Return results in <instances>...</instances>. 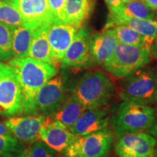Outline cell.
<instances>
[{
	"label": "cell",
	"mask_w": 157,
	"mask_h": 157,
	"mask_svg": "<svg viewBox=\"0 0 157 157\" xmlns=\"http://www.w3.org/2000/svg\"><path fill=\"white\" fill-rule=\"evenodd\" d=\"M123 78L119 90L123 101L148 105L155 101L157 75L152 70L140 68Z\"/></svg>",
	"instance_id": "obj_4"
},
{
	"label": "cell",
	"mask_w": 157,
	"mask_h": 157,
	"mask_svg": "<svg viewBox=\"0 0 157 157\" xmlns=\"http://www.w3.org/2000/svg\"><path fill=\"white\" fill-rule=\"evenodd\" d=\"M149 52H150L151 58L157 59V34Z\"/></svg>",
	"instance_id": "obj_31"
},
{
	"label": "cell",
	"mask_w": 157,
	"mask_h": 157,
	"mask_svg": "<svg viewBox=\"0 0 157 157\" xmlns=\"http://www.w3.org/2000/svg\"><path fill=\"white\" fill-rule=\"evenodd\" d=\"M113 140L109 127L78 137L63 153L66 157H105Z\"/></svg>",
	"instance_id": "obj_7"
},
{
	"label": "cell",
	"mask_w": 157,
	"mask_h": 157,
	"mask_svg": "<svg viewBox=\"0 0 157 157\" xmlns=\"http://www.w3.org/2000/svg\"><path fill=\"white\" fill-rule=\"evenodd\" d=\"M118 42L133 45L150 51L146 41L142 35L125 25H119L111 28Z\"/></svg>",
	"instance_id": "obj_23"
},
{
	"label": "cell",
	"mask_w": 157,
	"mask_h": 157,
	"mask_svg": "<svg viewBox=\"0 0 157 157\" xmlns=\"http://www.w3.org/2000/svg\"><path fill=\"white\" fill-rule=\"evenodd\" d=\"M14 157H24V151L20 153V154L16 155V156H15Z\"/></svg>",
	"instance_id": "obj_34"
},
{
	"label": "cell",
	"mask_w": 157,
	"mask_h": 157,
	"mask_svg": "<svg viewBox=\"0 0 157 157\" xmlns=\"http://www.w3.org/2000/svg\"><path fill=\"white\" fill-rule=\"evenodd\" d=\"M115 94L113 82L101 71H91L76 84L72 96L87 109H98L109 103Z\"/></svg>",
	"instance_id": "obj_2"
},
{
	"label": "cell",
	"mask_w": 157,
	"mask_h": 157,
	"mask_svg": "<svg viewBox=\"0 0 157 157\" xmlns=\"http://www.w3.org/2000/svg\"><path fill=\"white\" fill-rule=\"evenodd\" d=\"M109 113L107 109L102 108L87 109L68 129L78 137L97 132L108 127Z\"/></svg>",
	"instance_id": "obj_15"
},
{
	"label": "cell",
	"mask_w": 157,
	"mask_h": 157,
	"mask_svg": "<svg viewBox=\"0 0 157 157\" xmlns=\"http://www.w3.org/2000/svg\"><path fill=\"white\" fill-rule=\"evenodd\" d=\"M148 133L150 134L151 135H152L153 137L156 139V152H157V116L156 117V119H155L154 123L153 124V125L151 127L149 128L148 130Z\"/></svg>",
	"instance_id": "obj_30"
},
{
	"label": "cell",
	"mask_w": 157,
	"mask_h": 157,
	"mask_svg": "<svg viewBox=\"0 0 157 157\" xmlns=\"http://www.w3.org/2000/svg\"><path fill=\"white\" fill-rule=\"evenodd\" d=\"M34 30L25 25L12 28V50L13 58L27 57Z\"/></svg>",
	"instance_id": "obj_20"
},
{
	"label": "cell",
	"mask_w": 157,
	"mask_h": 157,
	"mask_svg": "<svg viewBox=\"0 0 157 157\" xmlns=\"http://www.w3.org/2000/svg\"><path fill=\"white\" fill-rule=\"evenodd\" d=\"M16 8L24 21V25L36 29L43 24L51 23L55 18L48 0H5Z\"/></svg>",
	"instance_id": "obj_10"
},
{
	"label": "cell",
	"mask_w": 157,
	"mask_h": 157,
	"mask_svg": "<svg viewBox=\"0 0 157 157\" xmlns=\"http://www.w3.org/2000/svg\"><path fill=\"white\" fill-rule=\"evenodd\" d=\"M13 58L12 28L0 23V61H9Z\"/></svg>",
	"instance_id": "obj_25"
},
{
	"label": "cell",
	"mask_w": 157,
	"mask_h": 157,
	"mask_svg": "<svg viewBox=\"0 0 157 157\" xmlns=\"http://www.w3.org/2000/svg\"><path fill=\"white\" fill-rule=\"evenodd\" d=\"M156 19H157V13L156 14Z\"/></svg>",
	"instance_id": "obj_39"
},
{
	"label": "cell",
	"mask_w": 157,
	"mask_h": 157,
	"mask_svg": "<svg viewBox=\"0 0 157 157\" xmlns=\"http://www.w3.org/2000/svg\"><path fill=\"white\" fill-rule=\"evenodd\" d=\"M156 140L146 132L128 133L120 136L114 145L119 157H154Z\"/></svg>",
	"instance_id": "obj_8"
},
{
	"label": "cell",
	"mask_w": 157,
	"mask_h": 157,
	"mask_svg": "<svg viewBox=\"0 0 157 157\" xmlns=\"http://www.w3.org/2000/svg\"><path fill=\"white\" fill-rule=\"evenodd\" d=\"M8 64L14 69L21 87L23 114H37V93L44 84L57 75L58 69L55 65L29 57L13 58L9 60Z\"/></svg>",
	"instance_id": "obj_1"
},
{
	"label": "cell",
	"mask_w": 157,
	"mask_h": 157,
	"mask_svg": "<svg viewBox=\"0 0 157 157\" xmlns=\"http://www.w3.org/2000/svg\"><path fill=\"white\" fill-rule=\"evenodd\" d=\"M50 23L43 24L35 29L27 57L44 63L55 65L53 56L48 40V27Z\"/></svg>",
	"instance_id": "obj_18"
},
{
	"label": "cell",
	"mask_w": 157,
	"mask_h": 157,
	"mask_svg": "<svg viewBox=\"0 0 157 157\" xmlns=\"http://www.w3.org/2000/svg\"><path fill=\"white\" fill-rule=\"evenodd\" d=\"M91 36L88 29L82 26L78 29L62 59L63 67L84 68L94 64L90 52Z\"/></svg>",
	"instance_id": "obj_9"
},
{
	"label": "cell",
	"mask_w": 157,
	"mask_h": 157,
	"mask_svg": "<svg viewBox=\"0 0 157 157\" xmlns=\"http://www.w3.org/2000/svg\"><path fill=\"white\" fill-rule=\"evenodd\" d=\"M118 41L111 29H104L101 33L94 34L90 40V52L94 64L103 66L111 58Z\"/></svg>",
	"instance_id": "obj_17"
},
{
	"label": "cell",
	"mask_w": 157,
	"mask_h": 157,
	"mask_svg": "<svg viewBox=\"0 0 157 157\" xmlns=\"http://www.w3.org/2000/svg\"><path fill=\"white\" fill-rule=\"evenodd\" d=\"M23 114L22 95L14 69L0 61V115L7 117Z\"/></svg>",
	"instance_id": "obj_6"
},
{
	"label": "cell",
	"mask_w": 157,
	"mask_h": 157,
	"mask_svg": "<svg viewBox=\"0 0 157 157\" xmlns=\"http://www.w3.org/2000/svg\"><path fill=\"white\" fill-rule=\"evenodd\" d=\"M111 13H117L123 5L122 0H105Z\"/></svg>",
	"instance_id": "obj_29"
},
{
	"label": "cell",
	"mask_w": 157,
	"mask_h": 157,
	"mask_svg": "<svg viewBox=\"0 0 157 157\" xmlns=\"http://www.w3.org/2000/svg\"><path fill=\"white\" fill-rule=\"evenodd\" d=\"M133 0H122L123 3H127V2H132Z\"/></svg>",
	"instance_id": "obj_36"
},
{
	"label": "cell",
	"mask_w": 157,
	"mask_h": 157,
	"mask_svg": "<svg viewBox=\"0 0 157 157\" xmlns=\"http://www.w3.org/2000/svg\"><path fill=\"white\" fill-rule=\"evenodd\" d=\"M151 58L148 50L118 42L112 56L103 66L115 77L123 78L148 64Z\"/></svg>",
	"instance_id": "obj_5"
},
{
	"label": "cell",
	"mask_w": 157,
	"mask_h": 157,
	"mask_svg": "<svg viewBox=\"0 0 157 157\" xmlns=\"http://www.w3.org/2000/svg\"><path fill=\"white\" fill-rule=\"evenodd\" d=\"M154 157H157V152H156V154H155Z\"/></svg>",
	"instance_id": "obj_38"
},
{
	"label": "cell",
	"mask_w": 157,
	"mask_h": 157,
	"mask_svg": "<svg viewBox=\"0 0 157 157\" xmlns=\"http://www.w3.org/2000/svg\"><path fill=\"white\" fill-rule=\"evenodd\" d=\"M112 14L118 16L143 19H154L155 17L154 10L148 7L142 0H133L129 2L124 3L119 10Z\"/></svg>",
	"instance_id": "obj_22"
},
{
	"label": "cell",
	"mask_w": 157,
	"mask_h": 157,
	"mask_svg": "<svg viewBox=\"0 0 157 157\" xmlns=\"http://www.w3.org/2000/svg\"><path fill=\"white\" fill-rule=\"evenodd\" d=\"M0 23L10 28L24 25V21L17 10L5 0H0Z\"/></svg>",
	"instance_id": "obj_24"
},
{
	"label": "cell",
	"mask_w": 157,
	"mask_h": 157,
	"mask_svg": "<svg viewBox=\"0 0 157 157\" xmlns=\"http://www.w3.org/2000/svg\"><path fill=\"white\" fill-rule=\"evenodd\" d=\"M154 108L132 102L123 101L110 118L109 122L117 136L148 130L156 119Z\"/></svg>",
	"instance_id": "obj_3"
},
{
	"label": "cell",
	"mask_w": 157,
	"mask_h": 157,
	"mask_svg": "<svg viewBox=\"0 0 157 157\" xmlns=\"http://www.w3.org/2000/svg\"><path fill=\"white\" fill-rule=\"evenodd\" d=\"M78 29L60 21H54L48 27V40L56 63L61 62L63 56Z\"/></svg>",
	"instance_id": "obj_13"
},
{
	"label": "cell",
	"mask_w": 157,
	"mask_h": 157,
	"mask_svg": "<svg viewBox=\"0 0 157 157\" xmlns=\"http://www.w3.org/2000/svg\"><path fill=\"white\" fill-rule=\"evenodd\" d=\"M64 102L63 82L60 76H54L39 90L36 98L37 112L51 117Z\"/></svg>",
	"instance_id": "obj_11"
},
{
	"label": "cell",
	"mask_w": 157,
	"mask_h": 157,
	"mask_svg": "<svg viewBox=\"0 0 157 157\" xmlns=\"http://www.w3.org/2000/svg\"><path fill=\"white\" fill-rule=\"evenodd\" d=\"M94 5V0H66L64 22L79 29L93 13Z\"/></svg>",
	"instance_id": "obj_19"
},
{
	"label": "cell",
	"mask_w": 157,
	"mask_h": 157,
	"mask_svg": "<svg viewBox=\"0 0 157 157\" xmlns=\"http://www.w3.org/2000/svg\"><path fill=\"white\" fill-rule=\"evenodd\" d=\"M22 152L21 145L13 136L0 135V157H14Z\"/></svg>",
	"instance_id": "obj_26"
},
{
	"label": "cell",
	"mask_w": 157,
	"mask_h": 157,
	"mask_svg": "<svg viewBox=\"0 0 157 157\" xmlns=\"http://www.w3.org/2000/svg\"><path fill=\"white\" fill-rule=\"evenodd\" d=\"M0 135H9L13 136L11 131L7 128L5 124L0 121Z\"/></svg>",
	"instance_id": "obj_32"
},
{
	"label": "cell",
	"mask_w": 157,
	"mask_h": 157,
	"mask_svg": "<svg viewBox=\"0 0 157 157\" xmlns=\"http://www.w3.org/2000/svg\"><path fill=\"white\" fill-rule=\"evenodd\" d=\"M152 10H157V0H142Z\"/></svg>",
	"instance_id": "obj_33"
},
{
	"label": "cell",
	"mask_w": 157,
	"mask_h": 157,
	"mask_svg": "<svg viewBox=\"0 0 157 157\" xmlns=\"http://www.w3.org/2000/svg\"><path fill=\"white\" fill-rule=\"evenodd\" d=\"M46 121L45 116L37 113L12 117L4 124L17 140L24 143H34L39 139V130Z\"/></svg>",
	"instance_id": "obj_12"
},
{
	"label": "cell",
	"mask_w": 157,
	"mask_h": 157,
	"mask_svg": "<svg viewBox=\"0 0 157 157\" xmlns=\"http://www.w3.org/2000/svg\"><path fill=\"white\" fill-rule=\"evenodd\" d=\"M66 0H48L55 21H65V5Z\"/></svg>",
	"instance_id": "obj_28"
},
{
	"label": "cell",
	"mask_w": 157,
	"mask_h": 157,
	"mask_svg": "<svg viewBox=\"0 0 157 157\" xmlns=\"http://www.w3.org/2000/svg\"><path fill=\"white\" fill-rule=\"evenodd\" d=\"M86 110L87 109L71 95L64 101L60 109L51 118L70 128Z\"/></svg>",
	"instance_id": "obj_21"
},
{
	"label": "cell",
	"mask_w": 157,
	"mask_h": 157,
	"mask_svg": "<svg viewBox=\"0 0 157 157\" xmlns=\"http://www.w3.org/2000/svg\"><path fill=\"white\" fill-rule=\"evenodd\" d=\"M56 152L41 140L35 141L31 148L25 151L27 157H58Z\"/></svg>",
	"instance_id": "obj_27"
},
{
	"label": "cell",
	"mask_w": 157,
	"mask_h": 157,
	"mask_svg": "<svg viewBox=\"0 0 157 157\" xmlns=\"http://www.w3.org/2000/svg\"><path fill=\"white\" fill-rule=\"evenodd\" d=\"M39 137L55 151L63 154L78 136L73 134L60 121L53 120L45 122L39 130Z\"/></svg>",
	"instance_id": "obj_14"
},
{
	"label": "cell",
	"mask_w": 157,
	"mask_h": 157,
	"mask_svg": "<svg viewBox=\"0 0 157 157\" xmlns=\"http://www.w3.org/2000/svg\"><path fill=\"white\" fill-rule=\"evenodd\" d=\"M24 157H27V155H26V153H25V151H24Z\"/></svg>",
	"instance_id": "obj_37"
},
{
	"label": "cell",
	"mask_w": 157,
	"mask_h": 157,
	"mask_svg": "<svg viewBox=\"0 0 157 157\" xmlns=\"http://www.w3.org/2000/svg\"><path fill=\"white\" fill-rule=\"evenodd\" d=\"M155 102H156V105H157V88H156V95H155Z\"/></svg>",
	"instance_id": "obj_35"
},
{
	"label": "cell",
	"mask_w": 157,
	"mask_h": 157,
	"mask_svg": "<svg viewBox=\"0 0 157 157\" xmlns=\"http://www.w3.org/2000/svg\"><path fill=\"white\" fill-rule=\"evenodd\" d=\"M119 25H127L142 35L150 50L157 34V21L153 19L118 16L110 13L104 29H111Z\"/></svg>",
	"instance_id": "obj_16"
}]
</instances>
